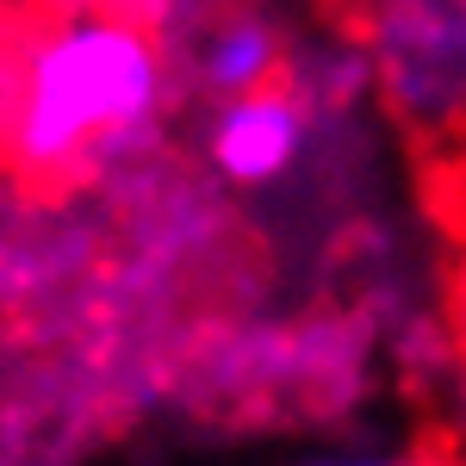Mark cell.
<instances>
[{"mask_svg":"<svg viewBox=\"0 0 466 466\" xmlns=\"http://www.w3.org/2000/svg\"><path fill=\"white\" fill-rule=\"evenodd\" d=\"M336 6H349V13H355V6H367V0H336Z\"/></svg>","mask_w":466,"mask_h":466,"instance_id":"obj_10","label":"cell"},{"mask_svg":"<svg viewBox=\"0 0 466 466\" xmlns=\"http://www.w3.org/2000/svg\"><path fill=\"white\" fill-rule=\"evenodd\" d=\"M311 144H318V118L287 81L243 94V100H218L199 131L206 168L237 193H268V187L292 180L305 168Z\"/></svg>","mask_w":466,"mask_h":466,"instance_id":"obj_3","label":"cell"},{"mask_svg":"<svg viewBox=\"0 0 466 466\" xmlns=\"http://www.w3.org/2000/svg\"><path fill=\"white\" fill-rule=\"evenodd\" d=\"M448 417H454V441H461V466H466V367L448 386Z\"/></svg>","mask_w":466,"mask_h":466,"instance_id":"obj_9","label":"cell"},{"mask_svg":"<svg viewBox=\"0 0 466 466\" xmlns=\"http://www.w3.org/2000/svg\"><path fill=\"white\" fill-rule=\"evenodd\" d=\"M373 81V112L423 156L466 144V0H367L349 13Z\"/></svg>","mask_w":466,"mask_h":466,"instance_id":"obj_2","label":"cell"},{"mask_svg":"<svg viewBox=\"0 0 466 466\" xmlns=\"http://www.w3.org/2000/svg\"><path fill=\"white\" fill-rule=\"evenodd\" d=\"M287 87L311 106L318 125L373 106V81H367V56H360L355 25H342V32H329V37H311V44H292Z\"/></svg>","mask_w":466,"mask_h":466,"instance_id":"obj_5","label":"cell"},{"mask_svg":"<svg viewBox=\"0 0 466 466\" xmlns=\"http://www.w3.org/2000/svg\"><path fill=\"white\" fill-rule=\"evenodd\" d=\"M441 175H448V199H454V212L466 218V144L454 156H441Z\"/></svg>","mask_w":466,"mask_h":466,"instance_id":"obj_8","label":"cell"},{"mask_svg":"<svg viewBox=\"0 0 466 466\" xmlns=\"http://www.w3.org/2000/svg\"><path fill=\"white\" fill-rule=\"evenodd\" d=\"M441 323H448V336L461 349V367H466V230H461V243H454L448 274H441Z\"/></svg>","mask_w":466,"mask_h":466,"instance_id":"obj_6","label":"cell"},{"mask_svg":"<svg viewBox=\"0 0 466 466\" xmlns=\"http://www.w3.org/2000/svg\"><path fill=\"white\" fill-rule=\"evenodd\" d=\"M168 50L131 6H69L0 56V149L25 180L131 162L168 112Z\"/></svg>","mask_w":466,"mask_h":466,"instance_id":"obj_1","label":"cell"},{"mask_svg":"<svg viewBox=\"0 0 466 466\" xmlns=\"http://www.w3.org/2000/svg\"><path fill=\"white\" fill-rule=\"evenodd\" d=\"M193 87L206 100H243L261 87H280L292 63V37L280 32L274 13H261L249 0H237L230 13H212L199 32H193Z\"/></svg>","mask_w":466,"mask_h":466,"instance_id":"obj_4","label":"cell"},{"mask_svg":"<svg viewBox=\"0 0 466 466\" xmlns=\"http://www.w3.org/2000/svg\"><path fill=\"white\" fill-rule=\"evenodd\" d=\"M292 466H461L441 461V454H386V448H323V454H305Z\"/></svg>","mask_w":466,"mask_h":466,"instance_id":"obj_7","label":"cell"}]
</instances>
